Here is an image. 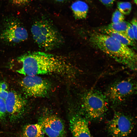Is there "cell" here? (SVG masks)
Here are the masks:
<instances>
[{
    "instance_id": "11",
    "label": "cell",
    "mask_w": 137,
    "mask_h": 137,
    "mask_svg": "<svg viewBox=\"0 0 137 137\" xmlns=\"http://www.w3.org/2000/svg\"><path fill=\"white\" fill-rule=\"evenodd\" d=\"M69 126L74 137H92L88 122L84 118L76 115L72 116L69 121Z\"/></svg>"
},
{
    "instance_id": "12",
    "label": "cell",
    "mask_w": 137,
    "mask_h": 137,
    "mask_svg": "<svg viewBox=\"0 0 137 137\" xmlns=\"http://www.w3.org/2000/svg\"><path fill=\"white\" fill-rule=\"evenodd\" d=\"M71 7L76 19H83L86 18L89 7L85 2L81 0H77L73 3Z\"/></svg>"
},
{
    "instance_id": "7",
    "label": "cell",
    "mask_w": 137,
    "mask_h": 137,
    "mask_svg": "<svg viewBox=\"0 0 137 137\" xmlns=\"http://www.w3.org/2000/svg\"><path fill=\"white\" fill-rule=\"evenodd\" d=\"M136 84L131 79H126L115 82L109 88L108 96L109 99L114 103L123 101L135 92Z\"/></svg>"
},
{
    "instance_id": "22",
    "label": "cell",
    "mask_w": 137,
    "mask_h": 137,
    "mask_svg": "<svg viewBox=\"0 0 137 137\" xmlns=\"http://www.w3.org/2000/svg\"><path fill=\"white\" fill-rule=\"evenodd\" d=\"M104 5L109 7L112 6L115 0H98Z\"/></svg>"
},
{
    "instance_id": "17",
    "label": "cell",
    "mask_w": 137,
    "mask_h": 137,
    "mask_svg": "<svg viewBox=\"0 0 137 137\" xmlns=\"http://www.w3.org/2000/svg\"><path fill=\"white\" fill-rule=\"evenodd\" d=\"M124 15L118 10H116L112 14V23H116L124 21Z\"/></svg>"
},
{
    "instance_id": "19",
    "label": "cell",
    "mask_w": 137,
    "mask_h": 137,
    "mask_svg": "<svg viewBox=\"0 0 137 137\" xmlns=\"http://www.w3.org/2000/svg\"><path fill=\"white\" fill-rule=\"evenodd\" d=\"M12 4L18 7H23L27 5L31 0H8Z\"/></svg>"
},
{
    "instance_id": "18",
    "label": "cell",
    "mask_w": 137,
    "mask_h": 137,
    "mask_svg": "<svg viewBox=\"0 0 137 137\" xmlns=\"http://www.w3.org/2000/svg\"><path fill=\"white\" fill-rule=\"evenodd\" d=\"M6 113L5 100L0 98V119H5Z\"/></svg>"
},
{
    "instance_id": "20",
    "label": "cell",
    "mask_w": 137,
    "mask_h": 137,
    "mask_svg": "<svg viewBox=\"0 0 137 137\" xmlns=\"http://www.w3.org/2000/svg\"><path fill=\"white\" fill-rule=\"evenodd\" d=\"M127 37L130 40L135 42V39L134 33L130 23H129L126 31Z\"/></svg>"
},
{
    "instance_id": "24",
    "label": "cell",
    "mask_w": 137,
    "mask_h": 137,
    "mask_svg": "<svg viewBox=\"0 0 137 137\" xmlns=\"http://www.w3.org/2000/svg\"><path fill=\"white\" fill-rule=\"evenodd\" d=\"M8 88V86L5 82H0V90H6Z\"/></svg>"
},
{
    "instance_id": "9",
    "label": "cell",
    "mask_w": 137,
    "mask_h": 137,
    "mask_svg": "<svg viewBox=\"0 0 137 137\" xmlns=\"http://www.w3.org/2000/svg\"><path fill=\"white\" fill-rule=\"evenodd\" d=\"M39 122L44 133L48 137H66L64 123L56 115H45L41 117Z\"/></svg>"
},
{
    "instance_id": "13",
    "label": "cell",
    "mask_w": 137,
    "mask_h": 137,
    "mask_svg": "<svg viewBox=\"0 0 137 137\" xmlns=\"http://www.w3.org/2000/svg\"><path fill=\"white\" fill-rule=\"evenodd\" d=\"M41 125L38 124L26 125L23 132V137H45Z\"/></svg>"
},
{
    "instance_id": "8",
    "label": "cell",
    "mask_w": 137,
    "mask_h": 137,
    "mask_svg": "<svg viewBox=\"0 0 137 137\" xmlns=\"http://www.w3.org/2000/svg\"><path fill=\"white\" fill-rule=\"evenodd\" d=\"M3 30L0 38L6 42L17 43L24 41L28 37L26 30L17 21L9 19Z\"/></svg>"
},
{
    "instance_id": "6",
    "label": "cell",
    "mask_w": 137,
    "mask_h": 137,
    "mask_svg": "<svg viewBox=\"0 0 137 137\" xmlns=\"http://www.w3.org/2000/svg\"><path fill=\"white\" fill-rule=\"evenodd\" d=\"M134 127L132 120L120 113L115 114L108 125L109 132L113 137H126L131 132Z\"/></svg>"
},
{
    "instance_id": "4",
    "label": "cell",
    "mask_w": 137,
    "mask_h": 137,
    "mask_svg": "<svg viewBox=\"0 0 137 137\" xmlns=\"http://www.w3.org/2000/svg\"><path fill=\"white\" fill-rule=\"evenodd\" d=\"M82 106L87 116L92 119L102 116L107 108V100L105 96L100 93L94 91H90L84 95Z\"/></svg>"
},
{
    "instance_id": "23",
    "label": "cell",
    "mask_w": 137,
    "mask_h": 137,
    "mask_svg": "<svg viewBox=\"0 0 137 137\" xmlns=\"http://www.w3.org/2000/svg\"><path fill=\"white\" fill-rule=\"evenodd\" d=\"M9 92L6 90H0V98L5 100L7 97Z\"/></svg>"
},
{
    "instance_id": "26",
    "label": "cell",
    "mask_w": 137,
    "mask_h": 137,
    "mask_svg": "<svg viewBox=\"0 0 137 137\" xmlns=\"http://www.w3.org/2000/svg\"><path fill=\"white\" fill-rule=\"evenodd\" d=\"M133 1H134V3L136 4H137V0H133Z\"/></svg>"
},
{
    "instance_id": "16",
    "label": "cell",
    "mask_w": 137,
    "mask_h": 137,
    "mask_svg": "<svg viewBox=\"0 0 137 137\" xmlns=\"http://www.w3.org/2000/svg\"><path fill=\"white\" fill-rule=\"evenodd\" d=\"M117 6L118 10L124 15H129L130 13L131 4L127 2H120L117 3Z\"/></svg>"
},
{
    "instance_id": "1",
    "label": "cell",
    "mask_w": 137,
    "mask_h": 137,
    "mask_svg": "<svg viewBox=\"0 0 137 137\" xmlns=\"http://www.w3.org/2000/svg\"><path fill=\"white\" fill-rule=\"evenodd\" d=\"M18 73L25 76L50 74H68L72 69L66 60L59 56L41 52L27 53L16 59Z\"/></svg>"
},
{
    "instance_id": "25",
    "label": "cell",
    "mask_w": 137,
    "mask_h": 137,
    "mask_svg": "<svg viewBox=\"0 0 137 137\" xmlns=\"http://www.w3.org/2000/svg\"><path fill=\"white\" fill-rule=\"evenodd\" d=\"M54 0L56 1H57V2H64L67 0Z\"/></svg>"
},
{
    "instance_id": "15",
    "label": "cell",
    "mask_w": 137,
    "mask_h": 137,
    "mask_svg": "<svg viewBox=\"0 0 137 137\" xmlns=\"http://www.w3.org/2000/svg\"><path fill=\"white\" fill-rule=\"evenodd\" d=\"M129 23L124 21L116 23H111L105 27L109 29L121 33L128 37L126 31Z\"/></svg>"
},
{
    "instance_id": "5",
    "label": "cell",
    "mask_w": 137,
    "mask_h": 137,
    "mask_svg": "<svg viewBox=\"0 0 137 137\" xmlns=\"http://www.w3.org/2000/svg\"><path fill=\"white\" fill-rule=\"evenodd\" d=\"M21 85L26 94L35 97L45 96L50 88L47 81L37 75L26 76L21 81Z\"/></svg>"
},
{
    "instance_id": "21",
    "label": "cell",
    "mask_w": 137,
    "mask_h": 137,
    "mask_svg": "<svg viewBox=\"0 0 137 137\" xmlns=\"http://www.w3.org/2000/svg\"><path fill=\"white\" fill-rule=\"evenodd\" d=\"M135 40L137 39V20L136 18H133L130 23Z\"/></svg>"
},
{
    "instance_id": "14",
    "label": "cell",
    "mask_w": 137,
    "mask_h": 137,
    "mask_svg": "<svg viewBox=\"0 0 137 137\" xmlns=\"http://www.w3.org/2000/svg\"><path fill=\"white\" fill-rule=\"evenodd\" d=\"M100 32L108 35L127 46H134L135 42L120 33L109 29L105 27L100 29Z\"/></svg>"
},
{
    "instance_id": "2",
    "label": "cell",
    "mask_w": 137,
    "mask_h": 137,
    "mask_svg": "<svg viewBox=\"0 0 137 137\" xmlns=\"http://www.w3.org/2000/svg\"><path fill=\"white\" fill-rule=\"evenodd\" d=\"M89 40L95 47L131 69L136 68L137 55L128 46L115 38L100 32H94L90 36Z\"/></svg>"
},
{
    "instance_id": "3",
    "label": "cell",
    "mask_w": 137,
    "mask_h": 137,
    "mask_svg": "<svg viewBox=\"0 0 137 137\" xmlns=\"http://www.w3.org/2000/svg\"><path fill=\"white\" fill-rule=\"evenodd\" d=\"M31 31L34 40L40 48L46 51L57 48L63 42L62 36L48 19L42 18L32 25Z\"/></svg>"
},
{
    "instance_id": "10",
    "label": "cell",
    "mask_w": 137,
    "mask_h": 137,
    "mask_svg": "<svg viewBox=\"0 0 137 137\" xmlns=\"http://www.w3.org/2000/svg\"><path fill=\"white\" fill-rule=\"evenodd\" d=\"M7 113L11 121H14L21 117L24 108V101L19 94L12 91L9 92L5 100Z\"/></svg>"
}]
</instances>
